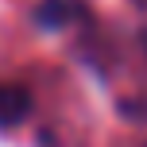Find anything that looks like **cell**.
<instances>
[{"label": "cell", "mask_w": 147, "mask_h": 147, "mask_svg": "<svg viewBox=\"0 0 147 147\" xmlns=\"http://www.w3.org/2000/svg\"><path fill=\"white\" fill-rule=\"evenodd\" d=\"M31 116V93L23 85H0V128H20Z\"/></svg>", "instance_id": "obj_1"}, {"label": "cell", "mask_w": 147, "mask_h": 147, "mask_svg": "<svg viewBox=\"0 0 147 147\" xmlns=\"http://www.w3.org/2000/svg\"><path fill=\"white\" fill-rule=\"evenodd\" d=\"M78 12H81L78 0H43V4L35 8V23L54 31V27H66V23H70Z\"/></svg>", "instance_id": "obj_2"}]
</instances>
